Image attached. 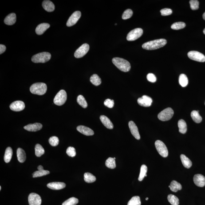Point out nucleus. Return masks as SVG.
Returning a JSON list of instances; mask_svg holds the SVG:
<instances>
[{"instance_id": "1", "label": "nucleus", "mask_w": 205, "mask_h": 205, "mask_svg": "<svg viewBox=\"0 0 205 205\" xmlns=\"http://www.w3.org/2000/svg\"><path fill=\"white\" fill-rule=\"evenodd\" d=\"M167 43V40L165 39H159L145 43L142 45V47L146 50H155L163 47Z\"/></svg>"}, {"instance_id": "2", "label": "nucleus", "mask_w": 205, "mask_h": 205, "mask_svg": "<svg viewBox=\"0 0 205 205\" xmlns=\"http://www.w3.org/2000/svg\"><path fill=\"white\" fill-rule=\"evenodd\" d=\"M112 62L122 72H128L130 70V64L129 62L124 59L115 57L112 59Z\"/></svg>"}, {"instance_id": "3", "label": "nucleus", "mask_w": 205, "mask_h": 205, "mask_svg": "<svg viewBox=\"0 0 205 205\" xmlns=\"http://www.w3.org/2000/svg\"><path fill=\"white\" fill-rule=\"evenodd\" d=\"M47 89L46 84L44 83H38L33 84L30 86V90L34 94L43 95L45 94Z\"/></svg>"}, {"instance_id": "4", "label": "nucleus", "mask_w": 205, "mask_h": 205, "mask_svg": "<svg viewBox=\"0 0 205 205\" xmlns=\"http://www.w3.org/2000/svg\"><path fill=\"white\" fill-rule=\"evenodd\" d=\"M51 58V54L48 52H42L37 54L33 56L32 58V61L35 63H44L47 62Z\"/></svg>"}, {"instance_id": "5", "label": "nucleus", "mask_w": 205, "mask_h": 205, "mask_svg": "<svg viewBox=\"0 0 205 205\" xmlns=\"http://www.w3.org/2000/svg\"><path fill=\"white\" fill-rule=\"evenodd\" d=\"M174 112L171 108H167L163 110L158 115V118L162 121H167L172 118Z\"/></svg>"}, {"instance_id": "6", "label": "nucleus", "mask_w": 205, "mask_h": 205, "mask_svg": "<svg viewBox=\"0 0 205 205\" xmlns=\"http://www.w3.org/2000/svg\"><path fill=\"white\" fill-rule=\"evenodd\" d=\"M67 99L66 92L64 90H61L56 95L54 99V103L56 105L62 106L66 102Z\"/></svg>"}, {"instance_id": "7", "label": "nucleus", "mask_w": 205, "mask_h": 205, "mask_svg": "<svg viewBox=\"0 0 205 205\" xmlns=\"http://www.w3.org/2000/svg\"><path fill=\"white\" fill-rule=\"evenodd\" d=\"M155 146L159 155L163 157H167L168 155V151L165 144L160 140L156 141Z\"/></svg>"}, {"instance_id": "8", "label": "nucleus", "mask_w": 205, "mask_h": 205, "mask_svg": "<svg viewBox=\"0 0 205 205\" xmlns=\"http://www.w3.org/2000/svg\"><path fill=\"white\" fill-rule=\"evenodd\" d=\"M143 34V30L141 28H136L131 31L127 35V39L128 41H133L140 37Z\"/></svg>"}, {"instance_id": "9", "label": "nucleus", "mask_w": 205, "mask_h": 205, "mask_svg": "<svg viewBox=\"0 0 205 205\" xmlns=\"http://www.w3.org/2000/svg\"><path fill=\"white\" fill-rule=\"evenodd\" d=\"M188 56L191 59L199 62H204L205 56L203 54L197 51H190L188 53Z\"/></svg>"}, {"instance_id": "10", "label": "nucleus", "mask_w": 205, "mask_h": 205, "mask_svg": "<svg viewBox=\"0 0 205 205\" xmlns=\"http://www.w3.org/2000/svg\"><path fill=\"white\" fill-rule=\"evenodd\" d=\"M89 49V46L88 44L87 43L83 44L75 52V57L76 58H81L88 53Z\"/></svg>"}, {"instance_id": "11", "label": "nucleus", "mask_w": 205, "mask_h": 205, "mask_svg": "<svg viewBox=\"0 0 205 205\" xmlns=\"http://www.w3.org/2000/svg\"><path fill=\"white\" fill-rule=\"evenodd\" d=\"M81 15V12L80 11L75 12L68 19L67 22V25L68 27H71L75 25L80 19Z\"/></svg>"}, {"instance_id": "12", "label": "nucleus", "mask_w": 205, "mask_h": 205, "mask_svg": "<svg viewBox=\"0 0 205 205\" xmlns=\"http://www.w3.org/2000/svg\"><path fill=\"white\" fill-rule=\"evenodd\" d=\"M29 205H41V196L35 193H31L28 197Z\"/></svg>"}, {"instance_id": "13", "label": "nucleus", "mask_w": 205, "mask_h": 205, "mask_svg": "<svg viewBox=\"0 0 205 205\" xmlns=\"http://www.w3.org/2000/svg\"><path fill=\"white\" fill-rule=\"evenodd\" d=\"M137 101L139 105L147 107L151 106L152 104V100L149 96H143L142 97L138 99Z\"/></svg>"}, {"instance_id": "14", "label": "nucleus", "mask_w": 205, "mask_h": 205, "mask_svg": "<svg viewBox=\"0 0 205 205\" xmlns=\"http://www.w3.org/2000/svg\"><path fill=\"white\" fill-rule=\"evenodd\" d=\"M25 103L21 101H16L13 102L10 104V109L14 112H20L25 109Z\"/></svg>"}, {"instance_id": "15", "label": "nucleus", "mask_w": 205, "mask_h": 205, "mask_svg": "<svg viewBox=\"0 0 205 205\" xmlns=\"http://www.w3.org/2000/svg\"><path fill=\"white\" fill-rule=\"evenodd\" d=\"M128 126H129L130 131L133 136L138 140L140 139V136L139 135L138 129V127L134 122L133 121H130L128 123Z\"/></svg>"}, {"instance_id": "16", "label": "nucleus", "mask_w": 205, "mask_h": 205, "mask_svg": "<svg viewBox=\"0 0 205 205\" xmlns=\"http://www.w3.org/2000/svg\"><path fill=\"white\" fill-rule=\"evenodd\" d=\"M193 181L198 187H204L205 185V177L201 174H197L194 175Z\"/></svg>"}, {"instance_id": "17", "label": "nucleus", "mask_w": 205, "mask_h": 205, "mask_svg": "<svg viewBox=\"0 0 205 205\" xmlns=\"http://www.w3.org/2000/svg\"><path fill=\"white\" fill-rule=\"evenodd\" d=\"M47 186L48 188L53 190L62 189L66 187V184L63 182H53L48 183Z\"/></svg>"}, {"instance_id": "18", "label": "nucleus", "mask_w": 205, "mask_h": 205, "mask_svg": "<svg viewBox=\"0 0 205 205\" xmlns=\"http://www.w3.org/2000/svg\"><path fill=\"white\" fill-rule=\"evenodd\" d=\"M42 128V124L38 123L29 124L24 127V129L29 132H37L41 130Z\"/></svg>"}, {"instance_id": "19", "label": "nucleus", "mask_w": 205, "mask_h": 205, "mask_svg": "<svg viewBox=\"0 0 205 205\" xmlns=\"http://www.w3.org/2000/svg\"><path fill=\"white\" fill-rule=\"evenodd\" d=\"M77 130L81 133L86 136H92L94 133L93 131L90 128L84 126H78L77 127Z\"/></svg>"}, {"instance_id": "20", "label": "nucleus", "mask_w": 205, "mask_h": 205, "mask_svg": "<svg viewBox=\"0 0 205 205\" xmlns=\"http://www.w3.org/2000/svg\"><path fill=\"white\" fill-rule=\"evenodd\" d=\"M50 25L49 24L43 23L38 25L35 29L36 33L38 35H41L43 34L47 29L50 27Z\"/></svg>"}, {"instance_id": "21", "label": "nucleus", "mask_w": 205, "mask_h": 205, "mask_svg": "<svg viewBox=\"0 0 205 205\" xmlns=\"http://www.w3.org/2000/svg\"><path fill=\"white\" fill-rule=\"evenodd\" d=\"M100 119L101 122L106 128L109 129H113V125L108 117L104 115H102L100 117Z\"/></svg>"}, {"instance_id": "22", "label": "nucleus", "mask_w": 205, "mask_h": 205, "mask_svg": "<svg viewBox=\"0 0 205 205\" xmlns=\"http://www.w3.org/2000/svg\"><path fill=\"white\" fill-rule=\"evenodd\" d=\"M43 9L48 12H52L54 11L55 6L53 2L50 1H44L42 3Z\"/></svg>"}, {"instance_id": "23", "label": "nucleus", "mask_w": 205, "mask_h": 205, "mask_svg": "<svg viewBox=\"0 0 205 205\" xmlns=\"http://www.w3.org/2000/svg\"><path fill=\"white\" fill-rule=\"evenodd\" d=\"M17 17L14 13H12L8 15L5 18L4 22L6 25H12L15 23Z\"/></svg>"}, {"instance_id": "24", "label": "nucleus", "mask_w": 205, "mask_h": 205, "mask_svg": "<svg viewBox=\"0 0 205 205\" xmlns=\"http://www.w3.org/2000/svg\"><path fill=\"white\" fill-rule=\"evenodd\" d=\"M17 156L18 161L22 163L26 159V154L25 151L22 148H19L17 150Z\"/></svg>"}, {"instance_id": "25", "label": "nucleus", "mask_w": 205, "mask_h": 205, "mask_svg": "<svg viewBox=\"0 0 205 205\" xmlns=\"http://www.w3.org/2000/svg\"><path fill=\"white\" fill-rule=\"evenodd\" d=\"M169 187L171 191L174 192H177L178 190H180L182 189L181 185L175 180H173L171 182Z\"/></svg>"}, {"instance_id": "26", "label": "nucleus", "mask_w": 205, "mask_h": 205, "mask_svg": "<svg viewBox=\"0 0 205 205\" xmlns=\"http://www.w3.org/2000/svg\"><path fill=\"white\" fill-rule=\"evenodd\" d=\"M180 159L182 164L186 168L189 169L192 166V162L185 155L183 154L181 155Z\"/></svg>"}, {"instance_id": "27", "label": "nucleus", "mask_w": 205, "mask_h": 205, "mask_svg": "<svg viewBox=\"0 0 205 205\" xmlns=\"http://www.w3.org/2000/svg\"><path fill=\"white\" fill-rule=\"evenodd\" d=\"M178 125L179 128V132L182 134L185 133L187 132V124L185 120L183 119L179 120Z\"/></svg>"}, {"instance_id": "28", "label": "nucleus", "mask_w": 205, "mask_h": 205, "mask_svg": "<svg viewBox=\"0 0 205 205\" xmlns=\"http://www.w3.org/2000/svg\"><path fill=\"white\" fill-rule=\"evenodd\" d=\"M13 155V150L10 147H8L5 150L4 160L6 163H9L12 159Z\"/></svg>"}, {"instance_id": "29", "label": "nucleus", "mask_w": 205, "mask_h": 205, "mask_svg": "<svg viewBox=\"0 0 205 205\" xmlns=\"http://www.w3.org/2000/svg\"><path fill=\"white\" fill-rule=\"evenodd\" d=\"M199 111H193L191 113V118L195 122L199 123L201 122L202 118L199 113Z\"/></svg>"}, {"instance_id": "30", "label": "nucleus", "mask_w": 205, "mask_h": 205, "mask_svg": "<svg viewBox=\"0 0 205 205\" xmlns=\"http://www.w3.org/2000/svg\"><path fill=\"white\" fill-rule=\"evenodd\" d=\"M84 180L87 183H93L96 180V177L89 172H86L84 175Z\"/></svg>"}, {"instance_id": "31", "label": "nucleus", "mask_w": 205, "mask_h": 205, "mask_svg": "<svg viewBox=\"0 0 205 205\" xmlns=\"http://www.w3.org/2000/svg\"><path fill=\"white\" fill-rule=\"evenodd\" d=\"M90 81L92 84L96 86L100 85L101 83V79L96 74H93L91 76Z\"/></svg>"}, {"instance_id": "32", "label": "nucleus", "mask_w": 205, "mask_h": 205, "mask_svg": "<svg viewBox=\"0 0 205 205\" xmlns=\"http://www.w3.org/2000/svg\"><path fill=\"white\" fill-rule=\"evenodd\" d=\"M179 83L182 87L187 86L188 83V79L187 76L184 74H181L179 76Z\"/></svg>"}, {"instance_id": "33", "label": "nucleus", "mask_w": 205, "mask_h": 205, "mask_svg": "<svg viewBox=\"0 0 205 205\" xmlns=\"http://www.w3.org/2000/svg\"><path fill=\"white\" fill-rule=\"evenodd\" d=\"M168 201L172 205H179V200L177 197L170 194L167 196Z\"/></svg>"}, {"instance_id": "34", "label": "nucleus", "mask_w": 205, "mask_h": 205, "mask_svg": "<svg viewBox=\"0 0 205 205\" xmlns=\"http://www.w3.org/2000/svg\"><path fill=\"white\" fill-rule=\"evenodd\" d=\"M35 154L36 156L37 157H41L43 155L45 154V151L43 147L39 144L36 145L35 148Z\"/></svg>"}, {"instance_id": "35", "label": "nucleus", "mask_w": 205, "mask_h": 205, "mask_svg": "<svg viewBox=\"0 0 205 205\" xmlns=\"http://www.w3.org/2000/svg\"><path fill=\"white\" fill-rule=\"evenodd\" d=\"M147 171V167L146 165L143 164L141 167L140 172L138 178L139 181H141L144 179L145 175H146Z\"/></svg>"}, {"instance_id": "36", "label": "nucleus", "mask_w": 205, "mask_h": 205, "mask_svg": "<svg viewBox=\"0 0 205 205\" xmlns=\"http://www.w3.org/2000/svg\"><path fill=\"white\" fill-rule=\"evenodd\" d=\"M50 173L49 171L43 170H38L33 172V177L34 178L40 177L48 175Z\"/></svg>"}, {"instance_id": "37", "label": "nucleus", "mask_w": 205, "mask_h": 205, "mask_svg": "<svg viewBox=\"0 0 205 205\" xmlns=\"http://www.w3.org/2000/svg\"><path fill=\"white\" fill-rule=\"evenodd\" d=\"M105 165L106 167L112 169L116 168V164L115 159L112 157L108 158L105 162Z\"/></svg>"}, {"instance_id": "38", "label": "nucleus", "mask_w": 205, "mask_h": 205, "mask_svg": "<svg viewBox=\"0 0 205 205\" xmlns=\"http://www.w3.org/2000/svg\"><path fill=\"white\" fill-rule=\"evenodd\" d=\"M78 103L81 106L84 108H86L88 107V104L83 96L82 95H80L78 96L77 99Z\"/></svg>"}, {"instance_id": "39", "label": "nucleus", "mask_w": 205, "mask_h": 205, "mask_svg": "<svg viewBox=\"0 0 205 205\" xmlns=\"http://www.w3.org/2000/svg\"><path fill=\"white\" fill-rule=\"evenodd\" d=\"M186 26L185 23L182 22H179L174 23L171 26V29L174 30H180L183 29Z\"/></svg>"}, {"instance_id": "40", "label": "nucleus", "mask_w": 205, "mask_h": 205, "mask_svg": "<svg viewBox=\"0 0 205 205\" xmlns=\"http://www.w3.org/2000/svg\"><path fill=\"white\" fill-rule=\"evenodd\" d=\"M140 198L138 196L133 197L132 199L128 202L127 205H141Z\"/></svg>"}, {"instance_id": "41", "label": "nucleus", "mask_w": 205, "mask_h": 205, "mask_svg": "<svg viewBox=\"0 0 205 205\" xmlns=\"http://www.w3.org/2000/svg\"><path fill=\"white\" fill-rule=\"evenodd\" d=\"M78 202L79 200L77 198L72 197L64 202L62 205H76Z\"/></svg>"}, {"instance_id": "42", "label": "nucleus", "mask_w": 205, "mask_h": 205, "mask_svg": "<svg viewBox=\"0 0 205 205\" xmlns=\"http://www.w3.org/2000/svg\"><path fill=\"white\" fill-rule=\"evenodd\" d=\"M133 14V12L132 10L130 9H127L123 13L122 16V18L123 20H127L130 18Z\"/></svg>"}, {"instance_id": "43", "label": "nucleus", "mask_w": 205, "mask_h": 205, "mask_svg": "<svg viewBox=\"0 0 205 205\" xmlns=\"http://www.w3.org/2000/svg\"><path fill=\"white\" fill-rule=\"evenodd\" d=\"M49 142L51 146H56L59 144V141L58 137L56 136H53L51 137L49 139Z\"/></svg>"}, {"instance_id": "44", "label": "nucleus", "mask_w": 205, "mask_h": 205, "mask_svg": "<svg viewBox=\"0 0 205 205\" xmlns=\"http://www.w3.org/2000/svg\"><path fill=\"white\" fill-rule=\"evenodd\" d=\"M191 9L193 10H198L199 9V2L197 0H191L190 1Z\"/></svg>"}, {"instance_id": "45", "label": "nucleus", "mask_w": 205, "mask_h": 205, "mask_svg": "<svg viewBox=\"0 0 205 205\" xmlns=\"http://www.w3.org/2000/svg\"><path fill=\"white\" fill-rule=\"evenodd\" d=\"M66 153L70 157H73L76 156V150L73 147H68Z\"/></svg>"}, {"instance_id": "46", "label": "nucleus", "mask_w": 205, "mask_h": 205, "mask_svg": "<svg viewBox=\"0 0 205 205\" xmlns=\"http://www.w3.org/2000/svg\"><path fill=\"white\" fill-rule=\"evenodd\" d=\"M160 12L161 13L162 15L165 16L171 15L172 13V11L171 9L165 8L161 10Z\"/></svg>"}, {"instance_id": "47", "label": "nucleus", "mask_w": 205, "mask_h": 205, "mask_svg": "<svg viewBox=\"0 0 205 205\" xmlns=\"http://www.w3.org/2000/svg\"><path fill=\"white\" fill-rule=\"evenodd\" d=\"M104 104L105 106L110 108H113L114 102L113 100H111L110 99H107L104 101Z\"/></svg>"}, {"instance_id": "48", "label": "nucleus", "mask_w": 205, "mask_h": 205, "mask_svg": "<svg viewBox=\"0 0 205 205\" xmlns=\"http://www.w3.org/2000/svg\"><path fill=\"white\" fill-rule=\"evenodd\" d=\"M147 78L148 81L151 83H155L156 81V76L153 73H148L147 75Z\"/></svg>"}, {"instance_id": "49", "label": "nucleus", "mask_w": 205, "mask_h": 205, "mask_svg": "<svg viewBox=\"0 0 205 205\" xmlns=\"http://www.w3.org/2000/svg\"><path fill=\"white\" fill-rule=\"evenodd\" d=\"M6 48L5 45H3L2 44L0 45V54H2L6 50Z\"/></svg>"}, {"instance_id": "50", "label": "nucleus", "mask_w": 205, "mask_h": 205, "mask_svg": "<svg viewBox=\"0 0 205 205\" xmlns=\"http://www.w3.org/2000/svg\"><path fill=\"white\" fill-rule=\"evenodd\" d=\"M203 19L205 20V12L204 13V14H203Z\"/></svg>"}, {"instance_id": "51", "label": "nucleus", "mask_w": 205, "mask_h": 205, "mask_svg": "<svg viewBox=\"0 0 205 205\" xmlns=\"http://www.w3.org/2000/svg\"><path fill=\"white\" fill-rule=\"evenodd\" d=\"M203 33L205 35V28L204 29V30H203Z\"/></svg>"}, {"instance_id": "52", "label": "nucleus", "mask_w": 205, "mask_h": 205, "mask_svg": "<svg viewBox=\"0 0 205 205\" xmlns=\"http://www.w3.org/2000/svg\"><path fill=\"white\" fill-rule=\"evenodd\" d=\"M146 200H147V201L148 200V198H146Z\"/></svg>"}, {"instance_id": "53", "label": "nucleus", "mask_w": 205, "mask_h": 205, "mask_svg": "<svg viewBox=\"0 0 205 205\" xmlns=\"http://www.w3.org/2000/svg\"><path fill=\"white\" fill-rule=\"evenodd\" d=\"M0 190H1V187H0Z\"/></svg>"}, {"instance_id": "54", "label": "nucleus", "mask_w": 205, "mask_h": 205, "mask_svg": "<svg viewBox=\"0 0 205 205\" xmlns=\"http://www.w3.org/2000/svg\"><path fill=\"white\" fill-rule=\"evenodd\" d=\"M147 175H145V177H147Z\"/></svg>"}, {"instance_id": "55", "label": "nucleus", "mask_w": 205, "mask_h": 205, "mask_svg": "<svg viewBox=\"0 0 205 205\" xmlns=\"http://www.w3.org/2000/svg\"><path fill=\"white\" fill-rule=\"evenodd\" d=\"M114 159H116V158H114Z\"/></svg>"}, {"instance_id": "56", "label": "nucleus", "mask_w": 205, "mask_h": 205, "mask_svg": "<svg viewBox=\"0 0 205 205\" xmlns=\"http://www.w3.org/2000/svg\"></svg>"}]
</instances>
